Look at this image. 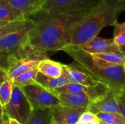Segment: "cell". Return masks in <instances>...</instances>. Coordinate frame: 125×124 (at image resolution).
I'll return each mask as SVG.
<instances>
[{
    "label": "cell",
    "mask_w": 125,
    "mask_h": 124,
    "mask_svg": "<svg viewBox=\"0 0 125 124\" xmlns=\"http://www.w3.org/2000/svg\"><path fill=\"white\" fill-rule=\"evenodd\" d=\"M119 50H120V51H121V52L125 56V45L119 47Z\"/></svg>",
    "instance_id": "33"
},
{
    "label": "cell",
    "mask_w": 125,
    "mask_h": 124,
    "mask_svg": "<svg viewBox=\"0 0 125 124\" xmlns=\"http://www.w3.org/2000/svg\"><path fill=\"white\" fill-rule=\"evenodd\" d=\"M116 97L119 113L125 118V88L116 91Z\"/></svg>",
    "instance_id": "27"
},
{
    "label": "cell",
    "mask_w": 125,
    "mask_h": 124,
    "mask_svg": "<svg viewBox=\"0 0 125 124\" xmlns=\"http://www.w3.org/2000/svg\"><path fill=\"white\" fill-rule=\"evenodd\" d=\"M123 67H124V70H125V64L123 65Z\"/></svg>",
    "instance_id": "38"
},
{
    "label": "cell",
    "mask_w": 125,
    "mask_h": 124,
    "mask_svg": "<svg viewBox=\"0 0 125 124\" xmlns=\"http://www.w3.org/2000/svg\"><path fill=\"white\" fill-rule=\"evenodd\" d=\"M83 50L90 53H102L108 51L119 50V47L115 43L114 38L105 39L96 36L79 46Z\"/></svg>",
    "instance_id": "13"
},
{
    "label": "cell",
    "mask_w": 125,
    "mask_h": 124,
    "mask_svg": "<svg viewBox=\"0 0 125 124\" xmlns=\"http://www.w3.org/2000/svg\"><path fill=\"white\" fill-rule=\"evenodd\" d=\"M63 72L70 83L83 85L85 86H96L100 83L82 69L75 61L72 64H62Z\"/></svg>",
    "instance_id": "11"
},
{
    "label": "cell",
    "mask_w": 125,
    "mask_h": 124,
    "mask_svg": "<svg viewBox=\"0 0 125 124\" xmlns=\"http://www.w3.org/2000/svg\"><path fill=\"white\" fill-rule=\"evenodd\" d=\"M9 22H7V21H4V20H0V27H1V26H4V25H6L7 23H8Z\"/></svg>",
    "instance_id": "34"
},
{
    "label": "cell",
    "mask_w": 125,
    "mask_h": 124,
    "mask_svg": "<svg viewBox=\"0 0 125 124\" xmlns=\"http://www.w3.org/2000/svg\"><path fill=\"white\" fill-rule=\"evenodd\" d=\"M33 23L1 38L0 39V53H4L7 55L15 54L23 48L26 47L28 33Z\"/></svg>",
    "instance_id": "8"
},
{
    "label": "cell",
    "mask_w": 125,
    "mask_h": 124,
    "mask_svg": "<svg viewBox=\"0 0 125 124\" xmlns=\"http://www.w3.org/2000/svg\"><path fill=\"white\" fill-rule=\"evenodd\" d=\"M65 51L84 71L109 89L119 91L125 88V73L123 66H106L94 61L90 53L79 46H67Z\"/></svg>",
    "instance_id": "3"
},
{
    "label": "cell",
    "mask_w": 125,
    "mask_h": 124,
    "mask_svg": "<svg viewBox=\"0 0 125 124\" xmlns=\"http://www.w3.org/2000/svg\"><path fill=\"white\" fill-rule=\"evenodd\" d=\"M99 123H100V120L97 118L93 119V120H92V121H89L87 123H85V124H99Z\"/></svg>",
    "instance_id": "29"
},
{
    "label": "cell",
    "mask_w": 125,
    "mask_h": 124,
    "mask_svg": "<svg viewBox=\"0 0 125 124\" xmlns=\"http://www.w3.org/2000/svg\"><path fill=\"white\" fill-rule=\"evenodd\" d=\"M40 61L41 60L31 56L18 58L13 55H7L8 68L7 77L13 80L24 72L37 68Z\"/></svg>",
    "instance_id": "9"
},
{
    "label": "cell",
    "mask_w": 125,
    "mask_h": 124,
    "mask_svg": "<svg viewBox=\"0 0 125 124\" xmlns=\"http://www.w3.org/2000/svg\"><path fill=\"white\" fill-rule=\"evenodd\" d=\"M114 39L115 43L119 46L125 45V21L119 23L116 21L114 25Z\"/></svg>",
    "instance_id": "25"
},
{
    "label": "cell",
    "mask_w": 125,
    "mask_h": 124,
    "mask_svg": "<svg viewBox=\"0 0 125 124\" xmlns=\"http://www.w3.org/2000/svg\"><path fill=\"white\" fill-rule=\"evenodd\" d=\"M37 20L28 33L27 46L36 51L62 50L68 46L73 31L83 15L72 13H46Z\"/></svg>",
    "instance_id": "1"
},
{
    "label": "cell",
    "mask_w": 125,
    "mask_h": 124,
    "mask_svg": "<svg viewBox=\"0 0 125 124\" xmlns=\"http://www.w3.org/2000/svg\"><path fill=\"white\" fill-rule=\"evenodd\" d=\"M87 110L95 115L100 113H119L116 91L108 89L103 96L92 102Z\"/></svg>",
    "instance_id": "10"
},
{
    "label": "cell",
    "mask_w": 125,
    "mask_h": 124,
    "mask_svg": "<svg viewBox=\"0 0 125 124\" xmlns=\"http://www.w3.org/2000/svg\"><path fill=\"white\" fill-rule=\"evenodd\" d=\"M101 1L102 0H42L40 12L46 13H72L84 16Z\"/></svg>",
    "instance_id": "4"
},
{
    "label": "cell",
    "mask_w": 125,
    "mask_h": 124,
    "mask_svg": "<svg viewBox=\"0 0 125 124\" xmlns=\"http://www.w3.org/2000/svg\"><path fill=\"white\" fill-rule=\"evenodd\" d=\"M13 7L21 11L26 18H29L40 12L42 0H4Z\"/></svg>",
    "instance_id": "15"
},
{
    "label": "cell",
    "mask_w": 125,
    "mask_h": 124,
    "mask_svg": "<svg viewBox=\"0 0 125 124\" xmlns=\"http://www.w3.org/2000/svg\"><path fill=\"white\" fill-rule=\"evenodd\" d=\"M57 124V123H56V121H55L52 118H51V124Z\"/></svg>",
    "instance_id": "35"
},
{
    "label": "cell",
    "mask_w": 125,
    "mask_h": 124,
    "mask_svg": "<svg viewBox=\"0 0 125 124\" xmlns=\"http://www.w3.org/2000/svg\"><path fill=\"white\" fill-rule=\"evenodd\" d=\"M38 73V69L34 68L29 71L24 72L23 74L21 75L18 77L13 80V83L21 88H23L26 86L33 84L35 82V79Z\"/></svg>",
    "instance_id": "22"
},
{
    "label": "cell",
    "mask_w": 125,
    "mask_h": 124,
    "mask_svg": "<svg viewBox=\"0 0 125 124\" xmlns=\"http://www.w3.org/2000/svg\"><path fill=\"white\" fill-rule=\"evenodd\" d=\"M0 124H3V119H0Z\"/></svg>",
    "instance_id": "37"
},
{
    "label": "cell",
    "mask_w": 125,
    "mask_h": 124,
    "mask_svg": "<svg viewBox=\"0 0 125 124\" xmlns=\"http://www.w3.org/2000/svg\"><path fill=\"white\" fill-rule=\"evenodd\" d=\"M91 88L92 87L85 86L80 85V84L69 83L64 86H62L59 88L54 89L51 92H53L55 94H75V93H79V92L89 91Z\"/></svg>",
    "instance_id": "23"
},
{
    "label": "cell",
    "mask_w": 125,
    "mask_h": 124,
    "mask_svg": "<svg viewBox=\"0 0 125 124\" xmlns=\"http://www.w3.org/2000/svg\"><path fill=\"white\" fill-rule=\"evenodd\" d=\"M99 124H109V123H107V122H105V121H100V123H99Z\"/></svg>",
    "instance_id": "36"
},
{
    "label": "cell",
    "mask_w": 125,
    "mask_h": 124,
    "mask_svg": "<svg viewBox=\"0 0 125 124\" xmlns=\"http://www.w3.org/2000/svg\"><path fill=\"white\" fill-rule=\"evenodd\" d=\"M21 88L33 109L51 108L59 105V98L55 94L37 83L26 86Z\"/></svg>",
    "instance_id": "7"
},
{
    "label": "cell",
    "mask_w": 125,
    "mask_h": 124,
    "mask_svg": "<svg viewBox=\"0 0 125 124\" xmlns=\"http://www.w3.org/2000/svg\"><path fill=\"white\" fill-rule=\"evenodd\" d=\"M97 118V115L94 113H92V112L89 111V110H86L84 111L80 116L79 119H78V122L77 124H83L85 123H87L93 119Z\"/></svg>",
    "instance_id": "28"
},
{
    "label": "cell",
    "mask_w": 125,
    "mask_h": 124,
    "mask_svg": "<svg viewBox=\"0 0 125 124\" xmlns=\"http://www.w3.org/2000/svg\"><path fill=\"white\" fill-rule=\"evenodd\" d=\"M3 124H9L8 118H7V117H6L4 115V117H3Z\"/></svg>",
    "instance_id": "32"
},
{
    "label": "cell",
    "mask_w": 125,
    "mask_h": 124,
    "mask_svg": "<svg viewBox=\"0 0 125 124\" xmlns=\"http://www.w3.org/2000/svg\"><path fill=\"white\" fill-rule=\"evenodd\" d=\"M84 109L62 106L60 104L51 107L52 118L58 124H77Z\"/></svg>",
    "instance_id": "12"
},
{
    "label": "cell",
    "mask_w": 125,
    "mask_h": 124,
    "mask_svg": "<svg viewBox=\"0 0 125 124\" xmlns=\"http://www.w3.org/2000/svg\"><path fill=\"white\" fill-rule=\"evenodd\" d=\"M33 108L22 88L13 83L12 92L9 102L3 107L4 115L8 118L28 124Z\"/></svg>",
    "instance_id": "5"
},
{
    "label": "cell",
    "mask_w": 125,
    "mask_h": 124,
    "mask_svg": "<svg viewBox=\"0 0 125 124\" xmlns=\"http://www.w3.org/2000/svg\"><path fill=\"white\" fill-rule=\"evenodd\" d=\"M109 88L100 83L92 87L89 91L75 94H56L62 106L84 109L87 110L89 105L103 96Z\"/></svg>",
    "instance_id": "6"
},
{
    "label": "cell",
    "mask_w": 125,
    "mask_h": 124,
    "mask_svg": "<svg viewBox=\"0 0 125 124\" xmlns=\"http://www.w3.org/2000/svg\"><path fill=\"white\" fill-rule=\"evenodd\" d=\"M8 121H9V124H23L18 121H17L16 120L14 119H11V118H8Z\"/></svg>",
    "instance_id": "30"
},
{
    "label": "cell",
    "mask_w": 125,
    "mask_h": 124,
    "mask_svg": "<svg viewBox=\"0 0 125 124\" xmlns=\"http://www.w3.org/2000/svg\"><path fill=\"white\" fill-rule=\"evenodd\" d=\"M38 72L52 77H59L63 74L62 64L52 61L48 58L40 61L37 66Z\"/></svg>",
    "instance_id": "17"
},
{
    "label": "cell",
    "mask_w": 125,
    "mask_h": 124,
    "mask_svg": "<svg viewBox=\"0 0 125 124\" xmlns=\"http://www.w3.org/2000/svg\"><path fill=\"white\" fill-rule=\"evenodd\" d=\"M26 18L19 10L13 7L4 0H0V20L12 22Z\"/></svg>",
    "instance_id": "18"
},
{
    "label": "cell",
    "mask_w": 125,
    "mask_h": 124,
    "mask_svg": "<svg viewBox=\"0 0 125 124\" xmlns=\"http://www.w3.org/2000/svg\"><path fill=\"white\" fill-rule=\"evenodd\" d=\"M91 56L94 61L99 64L106 66H123L125 63V56L119 50L91 54Z\"/></svg>",
    "instance_id": "14"
},
{
    "label": "cell",
    "mask_w": 125,
    "mask_h": 124,
    "mask_svg": "<svg viewBox=\"0 0 125 124\" xmlns=\"http://www.w3.org/2000/svg\"><path fill=\"white\" fill-rule=\"evenodd\" d=\"M33 23H34L33 20L29 18L9 22L6 25L0 27V39L1 38H3L4 37L7 36V34H9L13 31L20 30L29 25L32 24Z\"/></svg>",
    "instance_id": "19"
},
{
    "label": "cell",
    "mask_w": 125,
    "mask_h": 124,
    "mask_svg": "<svg viewBox=\"0 0 125 124\" xmlns=\"http://www.w3.org/2000/svg\"><path fill=\"white\" fill-rule=\"evenodd\" d=\"M125 11V0H102L75 26L68 46H80L107 26H113Z\"/></svg>",
    "instance_id": "2"
},
{
    "label": "cell",
    "mask_w": 125,
    "mask_h": 124,
    "mask_svg": "<svg viewBox=\"0 0 125 124\" xmlns=\"http://www.w3.org/2000/svg\"><path fill=\"white\" fill-rule=\"evenodd\" d=\"M52 118L51 108L33 109L28 124H50Z\"/></svg>",
    "instance_id": "20"
},
{
    "label": "cell",
    "mask_w": 125,
    "mask_h": 124,
    "mask_svg": "<svg viewBox=\"0 0 125 124\" xmlns=\"http://www.w3.org/2000/svg\"><path fill=\"white\" fill-rule=\"evenodd\" d=\"M13 87V80L7 77L0 83V103L4 107L10 101Z\"/></svg>",
    "instance_id": "21"
},
{
    "label": "cell",
    "mask_w": 125,
    "mask_h": 124,
    "mask_svg": "<svg viewBox=\"0 0 125 124\" xmlns=\"http://www.w3.org/2000/svg\"><path fill=\"white\" fill-rule=\"evenodd\" d=\"M100 121L111 124H125V118L120 113H100L96 115Z\"/></svg>",
    "instance_id": "24"
},
{
    "label": "cell",
    "mask_w": 125,
    "mask_h": 124,
    "mask_svg": "<svg viewBox=\"0 0 125 124\" xmlns=\"http://www.w3.org/2000/svg\"><path fill=\"white\" fill-rule=\"evenodd\" d=\"M7 54L4 53H0V83L7 77Z\"/></svg>",
    "instance_id": "26"
},
{
    "label": "cell",
    "mask_w": 125,
    "mask_h": 124,
    "mask_svg": "<svg viewBox=\"0 0 125 124\" xmlns=\"http://www.w3.org/2000/svg\"><path fill=\"white\" fill-rule=\"evenodd\" d=\"M35 82L50 91H52L57 88H59L70 83L64 72L63 74L59 77H48L38 72L35 79Z\"/></svg>",
    "instance_id": "16"
},
{
    "label": "cell",
    "mask_w": 125,
    "mask_h": 124,
    "mask_svg": "<svg viewBox=\"0 0 125 124\" xmlns=\"http://www.w3.org/2000/svg\"><path fill=\"white\" fill-rule=\"evenodd\" d=\"M4 117V110H3V106L0 103V119H3Z\"/></svg>",
    "instance_id": "31"
}]
</instances>
